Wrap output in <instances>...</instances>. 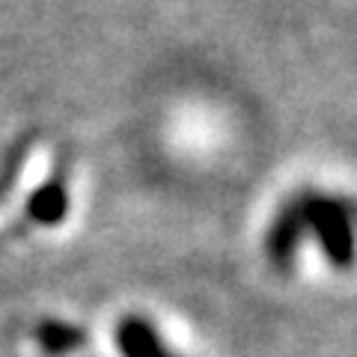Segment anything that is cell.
Wrapping results in <instances>:
<instances>
[{
  "mask_svg": "<svg viewBox=\"0 0 357 357\" xmlns=\"http://www.w3.org/2000/svg\"><path fill=\"white\" fill-rule=\"evenodd\" d=\"M292 203L298 208L301 227H304V238L312 232L331 265L349 268L357 253V206L325 194H301Z\"/></svg>",
  "mask_w": 357,
  "mask_h": 357,
  "instance_id": "obj_1",
  "label": "cell"
},
{
  "mask_svg": "<svg viewBox=\"0 0 357 357\" xmlns=\"http://www.w3.org/2000/svg\"><path fill=\"white\" fill-rule=\"evenodd\" d=\"M116 349L122 351V357H178L161 340L158 328L140 316H128L116 325Z\"/></svg>",
  "mask_w": 357,
  "mask_h": 357,
  "instance_id": "obj_2",
  "label": "cell"
},
{
  "mask_svg": "<svg viewBox=\"0 0 357 357\" xmlns=\"http://www.w3.org/2000/svg\"><path fill=\"white\" fill-rule=\"evenodd\" d=\"M66 208H69V197H66V188L60 182L42 185L30 199V215H33V220H39V223L63 220Z\"/></svg>",
  "mask_w": 357,
  "mask_h": 357,
  "instance_id": "obj_3",
  "label": "cell"
},
{
  "mask_svg": "<svg viewBox=\"0 0 357 357\" xmlns=\"http://www.w3.org/2000/svg\"><path fill=\"white\" fill-rule=\"evenodd\" d=\"M36 337L48 354H69L84 345V331L69 325V321H45Z\"/></svg>",
  "mask_w": 357,
  "mask_h": 357,
  "instance_id": "obj_4",
  "label": "cell"
}]
</instances>
